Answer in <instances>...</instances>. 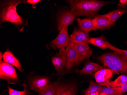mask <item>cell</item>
Wrapping results in <instances>:
<instances>
[{
	"instance_id": "obj_1",
	"label": "cell",
	"mask_w": 127,
	"mask_h": 95,
	"mask_svg": "<svg viewBox=\"0 0 127 95\" xmlns=\"http://www.w3.org/2000/svg\"><path fill=\"white\" fill-rule=\"evenodd\" d=\"M22 1L19 0L3 2L0 6V24L2 23L10 22L15 26L20 32H22L28 25L27 20H25L17 12V6Z\"/></svg>"
},
{
	"instance_id": "obj_2",
	"label": "cell",
	"mask_w": 127,
	"mask_h": 95,
	"mask_svg": "<svg viewBox=\"0 0 127 95\" xmlns=\"http://www.w3.org/2000/svg\"><path fill=\"white\" fill-rule=\"evenodd\" d=\"M103 64L114 72L127 73V58L118 53H107L96 57Z\"/></svg>"
},
{
	"instance_id": "obj_3",
	"label": "cell",
	"mask_w": 127,
	"mask_h": 95,
	"mask_svg": "<svg viewBox=\"0 0 127 95\" xmlns=\"http://www.w3.org/2000/svg\"><path fill=\"white\" fill-rule=\"evenodd\" d=\"M67 1L71 11L77 16H87L94 18L91 0H74Z\"/></svg>"
},
{
	"instance_id": "obj_4",
	"label": "cell",
	"mask_w": 127,
	"mask_h": 95,
	"mask_svg": "<svg viewBox=\"0 0 127 95\" xmlns=\"http://www.w3.org/2000/svg\"><path fill=\"white\" fill-rule=\"evenodd\" d=\"M0 78L9 84H15L20 81L13 66L2 61H0Z\"/></svg>"
},
{
	"instance_id": "obj_5",
	"label": "cell",
	"mask_w": 127,
	"mask_h": 95,
	"mask_svg": "<svg viewBox=\"0 0 127 95\" xmlns=\"http://www.w3.org/2000/svg\"><path fill=\"white\" fill-rule=\"evenodd\" d=\"M51 61L57 73L61 75H64L67 64L66 49L59 50V53H57L52 58Z\"/></svg>"
},
{
	"instance_id": "obj_6",
	"label": "cell",
	"mask_w": 127,
	"mask_h": 95,
	"mask_svg": "<svg viewBox=\"0 0 127 95\" xmlns=\"http://www.w3.org/2000/svg\"><path fill=\"white\" fill-rule=\"evenodd\" d=\"M70 41L68 32V27L65 26L60 31L56 38L51 42L50 47L55 49H65Z\"/></svg>"
},
{
	"instance_id": "obj_7",
	"label": "cell",
	"mask_w": 127,
	"mask_h": 95,
	"mask_svg": "<svg viewBox=\"0 0 127 95\" xmlns=\"http://www.w3.org/2000/svg\"><path fill=\"white\" fill-rule=\"evenodd\" d=\"M67 64L65 73L69 72L74 65H77V53L76 44L69 41L66 47Z\"/></svg>"
},
{
	"instance_id": "obj_8",
	"label": "cell",
	"mask_w": 127,
	"mask_h": 95,
	"mask_svg": "<svg viewBox=\"0 0 127 95\" xmlns=\"http://www.w3.org/2000/svg\"><path fill=\"white\" fill-rule=\"evenodd\" d=\"M77 16L72 11L66 10L63 11L59 14L57 23V29L60 31L63 27L72 25L76 19Z\"/></svg>"
},
{
	"instance_id": "obj_9",
	"label": "cell",
	"mask_w": 127,
	"mask_h": 95,
	"mask_svg": "<svg viewBox=\"0 0 127 95\" xmlns=\"http://www.w3.org/2000/svg\"><path fill=\"white\" fill-rule=\"evenodd\" d=\"M90 38L88 33L79 28L74 27L73 32L70 35V40L75 44H86L89 43Z\"/></svg>"
},
{
	"instance_id": "obj_10",
	"label": "cell",
	"mask_w": 127,
	"mask_h": 95,
	"mask_svg": "<svg viewBox=\"0 0 127 95\" xmlns=\"http://www.w3.org/2000/svg\"><path fill=\"white\" fill-rule=\"evenodd\" d=\"M55 83L56 88V95H76L77 88L75 84Z\"/></svg>"
},
{
	"instance_id": "obj_11",
	"label": "cell",
	"mask_w": 127,
	"mask_h": 95,
	"mask_svg": "<svg viewBox=\"0 0 127 95\" xmlns=\"http://www.w3.org/2000/svg\"><path fill=\"white\" fill-rule=\"evenodd\" d=\"M77 65H78L87 59L89 58L92 54V50L90 48L89 43L77 44Z\"/></svg>"
},
{
	"instance_id": "obj_12",
	"label": "cell",
	"mask_w": 127,
	"mask_h": 95,
	"mask_svg": "<svg viewBox=\"0 0 127 95\" xmlns=\"http://www.w3.org/2000/svg\"><path fill=\"white\" fill-rule=\"evenodd\" d=\"M50 79L46 77H35L31 79L30 82V89L36 93L47 87L50 82Z\"/></svg>"
},
{
	"instance_id": "obj_13",
	"label": "cell",
	"mask_w": 127,
	"mask_h": 95,
	"mask_svg": "<svg viewBox=\"0 0 127 95\" xmlns=\"http://www.w3.org/2000/svg\"><path fill=\"white\" fill-rule=\"evenodd\" d=\"M94 25L96 29H107L115 25L109 18L108 14L97 15L93 18Z\"/></svg>"
},
{
	"instance_id": "obj_14",
	"label": "cell",
	"mask_w": 127,
	"mask_h": 95,
	"mask_svg": "<svg viewBox=\"0 0 127 95\" xmlns=\"http://www.w3.org/2000/svg\"><path fill=\"white\" fill-rule=\"evenodd\" d=\"M114 72L108 68H102L95 73L94 76L96 82L99 84H103L110 82Z\"/></svg>"
},
{
	"instance_id": "obj_15",
	"label": "cell",
	"mask_w": 127,
	"mask_h": 95,
	"mask_svg": "<svg viewBox=\"0 0 127 95\" xmlns=\"http://www.w3.org/2000/svg\"><path fill=\"white\" fill-rule=\"evenodd\" d=\"M3 61L5 63L15 67L20 72H23L24 69H23L21 64L15 56L10 51L7 50L3 55Z\"/></svg>"
},
{
	"instance_id": "obj_16",
	"label": "cell",
	"mask_w": 127,
	"mask_h": 95,
	"mask_svg": "<svg viewBox=\"0 0 127 95\" xmlns=\"http://www.w3.org/2000/svg\"><path fill=\"white\" fill-rule=\"evenodd\" d=\"M103 68L102 66L99 64L89 62L86 64L82 69L78 70V72L80 75H92Z\"/></svg>"
},
{
	"instance_id": "obj_17",
	"label": "cell",
	"mask_w": 127,
	"mask_h": 95,
	"mask_svg": "<svg viewBox=\"0 0 127 95\" xmlns=\"http://www.w3.org/2000/svg\"><path fill=\"white\" fill-rule=\"evenodd\" d=\"M77 21L79 28L86 32L88 33L90 31L96 30L94 25L93 19L88 18L83 19L78 18Z\"/></svg>"
},
{
	"instance_id": "obj_18",
	"label": "cell",
	"mask_w": 127,
	"mask_h": 95,
	"mask_svg": "<svg viewBox=\"0 0 127 95\" xmlns=\"http://www.w3.org/2000/svg\"><path fill=\"white\" fill-rule=\"evenodd\" d=\"M127 83V76L122 75L118 76L114 81L108 82L103 84H99L102 86H107L111 88H115L120 87Z\"/></svg>"
},
{
	"instance_id": "obj_19",
	"label": "cell",
	"mask_w": 127,
	"mask_h": 95,
	"mask_svg": "<svg viewBox=\"0 0 127 95\" xmlns=\"http://www.w3.org/2000/svg\"><path fill=\"white\" fill-rule=\"evenodd\" d=\"M89 43L102 49L108 48L109 41H107L103 35L99 37L90 38Z\"/></svg>"
},
{
	"instance_id": "obj_20",
	"label": "cell",
	"mask_w": 127,
	"mask_h": 95,
	"mask_svg": "<svg viewBox=\"0 0 127 95\" xmlns=\"http://www.w3.org/2000/svg\"><path fill=\"white\" fill-rule=\"evenodd\" d=\"M103 86H100L99 83H97L93 81L90 82V85L86 90L83 91L84 95H91L93 94L99 92L101 90Z\"/></svg>"
},
{
	"instance_id": "obj_21",
	"label": "cell",
	"mask_w": 127,
	"mask_h": 95,
	"mask_svg": "<svg viewBox=\"0 0 127 95\" xmlns=\"http://www.w3.org/2000/svg\"><path fill=\"white\" fill-rule=\"evenodd\" d=\"M56 88L55 82L49 85L38 93L39 95H56Z\"/></svg>"
},
{
	"instance_id": "obj_22",
	"label": "cell",
	"mask_w": 127,
	"mask_h": 95,
	"mask_svg": "<svg viewBox=\"0 0 127 95\" xmlns=\"http://www.w3.org/2000/svg\"><path fill=\"white\" fill-rule=\"evenodd\" d=\"M127 12V10L118 8L117 10L110 11L108 14L111 21L115 23L119 18Z\"/></svg>"
},
{
	"instance_id": "obj_23",
	"label": "cell",
	"mask_w": 127,
	"mask_h": 95,
	"mask_svg": "<svg viewBox=\"0 0 127 95\" xmlns=\"http://www.w3.org/2000/svg\"><path fill=\"white\" fill-rule=\"evenodd\" d=\"M91 1L93 7V11L94 15L95 17L98 15V12L101 8L107 4L112 3V2H111L100 1L97 0H91Z\"/></svg>"
},
{
	"instance_id": "obj_24",
	"label": "cell",
	"mask_w": 127,
	"mask_h": 95,
	"mask_svg": "<svg viewBox=\"0 0 127 95\" xmlns=\"http://www.w3.org/2000/svg\"><path fill=\"white\" fill-rule=\"evenodd\" d=\"M99 94H104L106 95H115L121 94L116 88H111L107 86H103Z\"/></svg>"
},
{
	"instance_id": "obj_25",
	"label": "cell",
	"mask_w": 127,
	"mask_h": 95,
	"mask_svg": "<svg viewBox=\"0 0 127 95\" xmlns=\"http://www.w3.org/2000/svg\"><path fill=\"white\" fill-rule=\"evenodd\" d=\"M9 95H28V92L26 89H24L23 91H19L13 90L10 86L8 87Z\"/></svg>"
},
{
	"instance_id": "obj_26",
	"label": "cell",
	"mask_w": 127,
	"mask_h": 95,
	"mask_svg": "<svg viewBox=\"0 0 127 95\" xmlns=\"http://www.w3.org/2000/svg\"><path fill=\"white\" fill-rule=\"evenodd\" d=\"M108 48H110L112 50L114 51L115 52L118 53L119 54L125 56L127 58V50L119 49L117 47L113 46L110 43H109V45H108Z\"/></svg>"
},
{
	"instance_id": "obj_27",
	"label": "cell",
	"mask_w": 127,
	"mask_h": 95,
	"mask_svg": "<svg viewBox=\"0 0 127 95\" xmlns=\"http://www.w3.org/2000/svg\"><path fill=\"white\" fill-rule=\"evenodd\" d=\"M41 1L42 0H27L23 1V2L31 4L32 5L33 8H35L36 4L40 2H41Z\"/></svg>"
},
{
	"instance_id": "obj_28",
	"label": "cell",
	"mask_w": 127,
	"mask_h": 95,
	"mask_svg": "<svg viewBox=\"0 0 127 95\" xmlns=\"http://www.w3.org/2000/svg\"><path fill=\"white\" fill-rule=\"evenodd\" d=\"M115 88L117 89L121 94H123V93H126L127 92V83L120 87Z\"/></svg>"
},
{
	"instance_id": "obj_29",
	"label": "cell",
	"mask_w": 127,
	"mask_h": 95,
	"mask_svg": "<svg viewBox=\"0 0 127 95\" xmlns=\"http://www.w3.org/2000/svg\"><path fill=\"white\" fill-rule=\"evenodd\" d=\"M127 5V0H120L119 1L118 6L119 7H123Z\"/></svg>"
},
{
	"instance_id": "obj_30",
	"label": "cell",
	"mask_w": 127,
	"mask_h": 95,
	"mask_svg": "<svg viewBox=\"0 0 127 95\" xmlns=\"http://www.w3.org/2000/svg\"><path fill=\"white\" fill-rule=\"evenodd\" d=\"M3 55L2 52H0V61H2V58H3Z\"/></svg>"
},
{
	"instance_id": "obj_31",
	"label": "cell",
	"mask_w": 127,
	"mask_h": 95,
	"mask_svg": "<svg viewBox=\"0 0 127 95\" xmlns=\"http://www.w3.org/2000/svg\"><path fill=\"white\" fill-rule=\"evenodd\" d=\"M123 95V94H117V95Z\"/></svg>"
},
{
	"instance_id": "obj_32",
	"label": "cell",
	"mask_w": 127,
	"mask_h": 95,
	"mask_svg": "<svg viewBox=\"0 0 127 95\" xmlns=\"http://www.w3.org/2000/svg\"><path fill=\"white\" fill-rule=\"evenodd\" d=\"M99 95V94H98V95Z\"/></svg>"
},
{
	"instance_id": "obj_33",
	"label": "cell",
	"mask_w": 127,
	"mask_h": 95,
	"mask_svg": "<svg viewBox=\"0 0 127 95\" xmlns=\"http://www.w3.org/2000/svg\"></svg>"
}]
</instances>
